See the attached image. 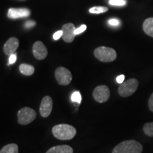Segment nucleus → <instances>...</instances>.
Instances as JSON below:
<instances>
[{"label": "nucleus", "mask_w": 153, "mask_h": 153, "mask_svg": "<svg viewBox=\"0 0 153 153\" xmlns=\"http://www.w3.org/2000/svg\"><path fill=\"white\" fill-rule=\"evenodd\" d=\"M17 116L19 123L20 125L26 126L32 123L36 119L37 114L33 108L29 107H24L19 111Z\"/></svg>", "instance_id": "obj_5"}, {"label": "nucleus", "mask_w": 153, "mask_h": 153, "mask_svg": "<svg viewBox=\"0 0 153 153\" xmlns=\"http://www.w3.org/2000/svg\"><path fill=\"white\" fill-rule=\"evenodd\" d=\"M16 55L13 54L9 56V65H11V64H14V63L16 62Z\"/></svg>", "instance_id": "obj_26"}, {"label": "nucleus", "mask_w": 153, "mask_h": 153, "mask_svg": "<svg viewBox=\"0 0 153 153\" xmlns=\"http://www.w3.org/2000/svg\"><path fill=\"white\" fill-rule=\"evenodd\" d=\"M62 30H58V31L55 32L54 33V35H53V39L54 40H58L59 38H60V37H62Z\"/></svg>", "instance_id": "obj_25"}, {"label": "nucleus", "mask_w": 153, "mask_h": 153, "mask_svg": "<svg viewBox=\"0 0 153 153\" xmlns=\"http://www.w3.org/2000/svg\"><path fill=\"white\" fill-rule=\"evenodd\" d=\"M143 131L149 137H153V122L145 123L143 126Z\"/></svg>", "instance_id": "obj_17"}, {"label": "nucleus", "mask_w": 153, "mask_h": 153, "mask_svg": "<svg viewBox=\"0 0 153 153\" xmlns=\"http://www.w3.org/2000/svg\"><path fill=\"white\" fill-rule=\"evenodd\" d=\"M124 79H125V75L120 74V75L117 76V78H116V82H117L118 84H122L123 82H124Z\"/></svg>", "instance_id": "obj_27"}, {"label": "nucleus", "mask_w": 153, "mask_h": 153, "mask_svg": "<svg viewBox=\"0 0 153 153\" xmlns=\"http://www.w3.org/2000/svg\"><path fill=\"white\" fill-rule=\"evenodd\" d=\"M143 30L147 35L153 37V17L149 18L143 23Z\"/></svg>", "instance_id": "obj_14"}, {"label": "nucleus", "mask_w": 153, "mask_h": 153, "mask_svg": "<svg viewBox=\"0 0 153 153\" xmlns=\"http://www.w3.org/2000/svg\"><path fill=\"white\" fill-rule=\"evenodd\" d=\"M86 29H87V26L86 25H82L79 28H75V30H74V34H75V36L79 35V34L83 33Z\"/></svg>", "instance_id": "obj_21"}, {"label": "nucleus", "mask_w": 153, "mask_h": 153, "mask_svg": "<svg viewBox=\"0 0 153 153\" xmlns=\"http://www.w3.org/2000/svg\"><path fill=\"white\" fill-rule=\"evenodd\" d=\"M111 95L109 88L106 85L97 87L93 91V98L99 103H104L108 100Z\"/></svg>", "instance_id": "obj_7"}, {"label": "nucleus", "mask_w": 153, "mask_h": 153, "mask_svg": "<svg viewBox=\"0 0 153 153\" xmlns=\"http://www.w3.org/2000/svg\"><path fill=\"white\" fill-rule=\"evenodd\" d=\"M0 153H19V147L15 143H10L4 146Z\"/></svg>", "instance_id": "obj_16"}, {"label": "nucleus", "mask_w": 153, "mask_h": 153, "mask_svg": "<svg viewBox=\"0 0 153 153\" xmlns=\"http://www.w3.org/2000/svg\"><path fill=\"white\" fill-rule=\"evenodd\" d=\"M46 153H73V149L67 145H61L52 147Z\"/></svg>", "instance_id": "obj_13"}, {"label": "nucleus", "mask_w": 153, "mask_h": 153, "mask_svg": "<svg viewBox=\"0 0 153 153\" xmlns=\"http://www.w3.org/2000/svg\"><path fill=\"white\" fill-rule=\"evenodd\" d=\"M55 76L57 83L63 86L70 85L72 79L71 72L63 67H59L56 69L55 72Z\"/></svg>", "instance_id": "obj_6"}, {"label": "nucleus", "mask_w": 153, "mask_h": 153, "mask_svg": "<svg viewBox=\"0 0 153 153\" xmlns=\"http://www.w3.org/2000/svg\"><path fill=\"white\" fill-rule=\"evenodd\" d=\"M71 100L73 101V102L79 103V104L81 102L82 97H81V94H80L79 91H76L72 94L71 96Z\"/></svg>", "instance_id": "obj_20"}, {"label": "nucleus", "mask_w": 153, "mask_h": 153, "mask_svg": "<svg viewBox=\"0 0 153 153\" xmlns=\"http://www.w3.org/2000/svg\"><path fill=\"white\" fill-rule=\"evenodd\" d=\"M19 71H20L21 73L24 74V75L30 76L34 73L35 69H34L33 66L30 65L23 63V64L19 66Z\"/></svg>", "instance_id": "obj_15"}, {"label": "nucleus", "mask_w": 153, "mask_h": 153, "mask_svg": "<svg viewBox=\"0 0 153 153\" xmlns=\"http://www.w3.org/2000/svg\"><path fill=\"white\" fill-rule=\"evenodd\" d=\"M53 99L49 96H45L42 99L40 105V114L43 118H47L51 115L53 110Z\"/></svg>", "instance_id": "obj_8"}, {"label": "nucleus", "mask_w": 153, "mask_h": 153, "mask_svg": "<svg viewBox=\"0 0 153 153\" xmlns=\"http://www.w3.org/2000/svg\"><path fill=\"white\" fill-rule=\"evenodd\" d=\"M33 53L38 60H44L48 55V51L45 45L41 41H37L33 44Z\"/></svg>", "instance_id": "obj_10"}, {"label": "nucleus", "mask_w": 153, "mask_h": 153, "mask_svg": "<svg viewBox=\"0 0 153 153\" xmlns=\"http://www.w3.org/2000/svg\"><path fill=\"white\" fill-rule=\"evenodd\" d=\"M30 11L26 8H10L8 11L9 18L16 19L19 18H26L29 16Z\"/></svg>", "instance_id": "obj_12"}, {"label": "nucleus", "mask_w": 153, "mask_h": 153, "mask_svg": "<svg viewBox=\"0 0 153 153\" xmlns=\"http://www.w3.org/2000/svg\"><path fill=\"white\" fill-rule=\"evenodd\" d=\"M74 24L69 23L63 25L62 30V39L66 43H72L75 38V34H74V30H75Z\"/></svg>", "instance_id": "obj_9"}, {"label": "nucleus", "mask_w": 153, "mask_h": 153, "mask_svg": "<svg viewBox=\"0 0 153 153\" xmlns=\"http://www.w3.org/2000/svg\"><path fill=\"white\" fill-rule=\"evenodd\" d=\"M143 146L139 142L133 140L120 143L114 148L112 153H142Z\"/></svg>", "instance_id": "obj_2"}, {"label": "nucleus", "mask_w": 153, "mask_h": 153, "mask_svg": "<svg viewBox=\"0 0 153 153\" xmlns=\"http://www.w3.org/2000/svg\"><path fill=\"white\" fill-rule=\"evenodd\" d=\"M148 107L149 109H150L152 112H153V93L151 94L150 99H149Z\"/></svg>", "instance_id": "obj_24"}, {"label": "nucleus", "mask_w": 153, "mask_h": 153, "mask_svg": "<svg viewBox=\"0 0 153 153\" xmlns=\"http://www.w3.org/2000/svg\"><path fill=\"white\" fill-rule=\"evenodd\" d=\"M52 133L55 138L60 140H70L76 135V130L69 124H58L53 126Z\"/></svg>", "instance_id": "obj_1"}, {"label": "nucleus", "mask_w": 153, "mask_h": 153, "mask_svg": "<svg viewBox=\"0 0 153 153\" xmlns=\"http://www.w3.org/2000/svg\"><path fill=\"white\" fill-rule=\"evenodd\" d=\"M108 24H109L111 26H117L120 24V22L116 19H110V20H108Z\"/></svg>", "instance_id": "obj_22"}, {"label": "nucleus", "mask_w": 153, "mask_h": 153, "mask_svg": "<svg viewBox=\"0 0 153 153\" xmlns=\"http://www.w3.org/2000/svg\"><path fill=\"white\" fill-rule=\"evenodd\" d=\"M109 4L115 7H123L127 3L126 0H109L108 1Z\"/></svg>", "instance_id": "obj_19"}, {"label": "nucleus", "mask_w": 153, "mask_h": 153, "mask_svg": "<svg viewBox=\"0 0 153 153\" xmlns=\"http://www.w3.org/2000/svg\"><path fill=\"white\" fill-rule=\"evenodd\" d=\"M139 82L136 79H130L120 84L118 89V94L122 97H128L133 95L138 87Z\"/></svg>", "instance_id": "obj_4"}, {"label": "nucleus", "mask_w": 153, "mask_h": 153, "mask_svg": "<svg viewBox=\"0 0 153 153\" xmlns=\"http://www.w3.org/2000/svg\"><path fill=\"white\" fill-rule=\"evenodd\" d=\"M108 8L104 7H94L89 9V12L91 14H101V13L106 12Z\"/></svg>", "instance_id": "obj_18"}, {"label": "nucleus", "mask_w": 153, "mask_h": 153, "mask_svg": "<svg viewBox=\"0 0 153 153\" xmlns=\"http://www.w3.org/2000/svg\"><path fill=\"white\" fill-rule=\"evenodd\" d=\"M19 41L16 38L12 37L6 42L3 48L4 53L5 55L10 56V55L14 54L17 48H19Z\"/></svg>", "instance_id": "obj_11"}, {"label": "nucleus", "mask_w": 153, "mask_h": 153, "mask_svg": "<svg viewBox=\"0 0 153 153\" xmlns=\"http://www.w3.org/2000/svg\"><path fill=\"white\" fill-rule=\"evenodd\" d=\"M36 25V22H33V21H28L25 23L24 26L26 28H30L33 27L34 26Z\"/></svg>", "instance_id": "obj_23"}, {"label": "nucleus", "mask_w": 153, "mask_h": 153, "mask_svg": "<svg viewBox=\"0 0 153 153\" xmlns=\"http://www.w3.org/2000/svg\"><path fill=\"white\" fill-rule=\"evenodd\" d=\"M94 56L101 62H110L116 60L117 54L115 50L113 48L101 46L95 50Z\"/></svg>", "instance_id": "obj_3"}]
</instances>
